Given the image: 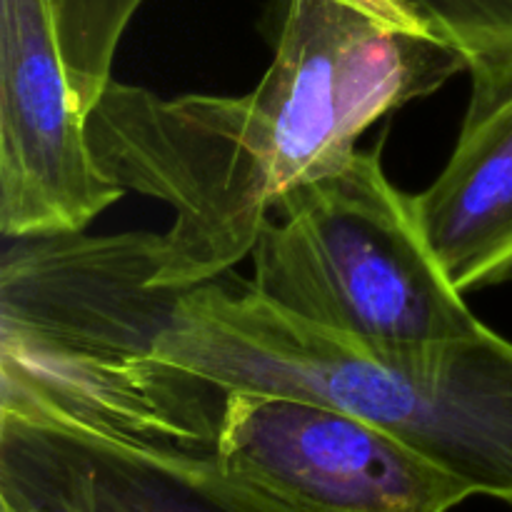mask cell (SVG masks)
<instances>
[{"label":"cell","mask_w":512,"mask_h":512,"mask_svg":"<svg viewBox=\"0 0 512 512\" xmlns=\"http://www.w3.org/2000/svg\"><path fill=\"white\" fill-rule=\"evenodd\" d=\"M460 70L463 55L395 0H288L248 95L160 98L110 80L85 128L110 183L173 210L150 283L188 290L248 258L275 205L348 163L365 128Z\"/></svg>","instance_id":"1"},{"label":"cell","mask_w":512,"mask_h":512,"mask_svg":"<svg viewBox=\"0 0 512 512\" xmlns=\"http://www.w3.org/2000/svg\"><path fill=\"white\" fill-rule=\"evenodd\" d=\"M153 363L225 393L333 405L378 425L473 495L512 505V343L490 328L370 348L275 308L253 283L225 273L180 290Z\"/></svg>","instance_id":"2"},{"label":"cell","mask_w":512,"mask_h":512,"mask_svg":"<svg viewBox=\"0 0 512 512\" xmlns=\"http://www.w3.org/2000/svg\"><path fill=\"white\" fill-rule=\"evenodd\" d=\"M153 233L18 238L0 265V410L215 458L218 400L153 363L180 290L150 283Z\"/></svg>","instance_id":"3"},{"label":"cell","mask_w":512,"mask_h":512,"mask_svg":"<svg viewBox=\"0 0 512 512\" xmlns=\"http://www.w3.org/2000/svg\"><path fill=\"white\" fill-rule=\"evenodd\" d=\"M250 255V283L268 303L358 345L393 348L485 328L435 258L410 195L385 175L380 148L290 190Z\"/></svg>","instance_id":"4"},{"label":"cell","mask_w":512,"mask_h":512,"mask_svg":"<svg viewBox=\"0 0 512 512\" xmlns=\"http://www.w3.org/2000/svg\"><path fill=\"white\" fill-rule=\"evenodd\" d=\"M215 460L303 512H450L473 498L378 425L298 395L230 390Z\"/></svg>","instance_id":"5"},{"label":"cell","mask_w":512,"mask_h":512,"mask_svg":"<svg viewBox=\"0 0 512 512\" xmlns=\"http://www.w3.org/2000/svg\"><path fill=\"white\" fill-rule=\"evenodd\" d=\"M123 193L90 150L50 0H0V233H83Z\"/></svg>","instance_id":"6"},{"label":"cell","mask_w":512,"mask_h":512,"mask_svg":"<svg viewBox=\"0 0 512 512\" xmlns=\"http://www.w3.org/2000/svg\"><path fill=\"white\" fill-rule=\"evenodd\" d=\"M0 512H303L215 458L0 410Z\"/></svg>","instance_id":"7"},{"label":"cell","mask_w":512,"mask_h":512,"mask_svg":"<svg viewBox=\"0 0 512 512\" xmlns=\"http://www.w3.org/2000/svg\"><path fill=\"white\" fill-rule=\"evenodd\" d=\"M410 200L460 293L512 278V83L490 98H470L448 165Z\"/></svg>","instance_id":"8"},{"label":"cell","mask_w":512,"mask_h":512,"mask_svg":"<svg viewBox=\"0 0 512 512\" xmlns=\"http://www.w3.org/2000/svg\"><path fill=\"white\" fill-rule=\"evenodd\" d=\"M463 55L473 98L512 83V0H395Z\"/></svg>","instance_id":"9"},{"label":"cell","mask_w":512,"mask_h":512,"mask_svg":"<svg viewBox=\"0 0 512 512\" xmlns=\"http://www.w3.org/2000/svg\"><path fill=\"white\" fill-rule=\"evenodd\" d=\"M145 0H50L70 88L80 110H90L108 88L115 50Z\"/></svg>","instance_id":"10"}]
</instances>
